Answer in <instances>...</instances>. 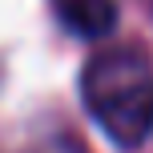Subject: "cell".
<instances>
[{
	"label": "cell",
	"mask_w": 153,
	"mask_h": 153,
	"mask_svg": "<svg viewBox=\"0 0 153 153\" xmlns=\"http://www.w3.org/2000/svg\"><path fill=\"white\" fill-rule=\"evenodd\" d=\"M53 4L65 16V24L81 36H101L113 28V0H53Z\"/></svg>",
	"instance_id": "7a4b0ae2"
},
{
	"label": "cell",
	"mask_w": 153,
	"mask_h": 153,
	"mask_svg": "<svg viewBox=\"0 0 153 153\" xmlns=\"http://www.w3.org/2000/svg\"><path fill=\"white\" fill-rule=\"evenodd\" d=\"M81 93L97 125L125 149L153 133V65L137 48H105L81 73Z\"/></svg>",
	"instance_id": "6da1fadb"
}]
</instances>
